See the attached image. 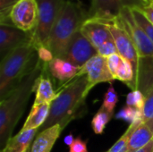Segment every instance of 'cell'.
<instances>
[{
	"mask_svg": "<svg viewBox=\"0 0 153 152\" xmlns=\"http://www.w3.org/2000/svg\"><path fill=\"white\" fill-rule=\"evenodd\" d=\"M39 56L32 41L8 53L0 63V101L16 87L38 63Z\"/></svg>",
	"mask_w": 153,
	"mask_h": 152,
	"instance_id": "obj_3",
	"label": "cell"
},
{
	"mask_svg": "<svg viewBox=\"0 0 153 152\" xmlns=\"http://www.w3.org/2000/svg\"><path fill=\"white\" fill-rule=\"evenodd\" d=\"M49 74L50 73L48 68V64L44 63L42 71L35 82V99L33 106L52 102L57 97L60 90H54L53 83L49 78Z\"/></svg>",
	"mask_w": 153,
	"mask_h": 152,
	"instance_id": "obj_14",
	"label": "cell"
},
{
	"mask_svg": "<svg viewBox=\"0 0 153 152\" xmlns=\"http://www.w3.org/2000/svg\"><path fill=\"white\" fill-rule=\"evenodd\" d=\"M25 152H30V149H29V150H28L27 151H25Z\"/></svg>",
	"mask_w": 153,
	"mask_h": 152,
	"instance_id": "obj_37",
	"label": "cell"
},
{
	"mask_svg": "<svg viewBox=\"0 0 153 152\" xmlns=\"http://www.w3.org/2000/svg\"><path fill=\"white\" fill-rule=\"evenodd\" d=\"M37 52H38V56H39V59L40 61H42L43 63H46V64H48L50 61H52L54 59V56H53V54L50 52V50L46 47H39L37 49Z\"/></svg>",
	"mask_w": 153,
	"mask_h": 152,
	"instance_id": "obj_31",
	"label": "cell"
},
{
	"mask_svg": "<svg viewBox=\"0 0 153 152\" xmlns=\"http://www.w3.org/2000/svg\"><path fill=\"white\" fill-rule=\"evenodd\" d=\"M43 65L44 63L39 59L33 69L21 80L4 99L0 101L1 151L13 137V131L22 117L30 95L34 92L35 82L42 71Z\"/></svg>",
	"mask_w": 153,
	"mask_h": 152,
	"instance_id": "obj_1",
	"label": "cell"
},
{
	"mask_svg": "<svg viewBox=\"0 0 153 152\" xmlns=\"http://www.w3.org/2000/svg\"><path fill=\"white\" fill-rule=\"evenodd\" d=\"M152 139L153 132L152 129L143 122L141 123L130 137L128 152H135L147 145Z\"/></svg>",
	"mask_w": 153,
	"mask_h": 152,
	"instance_id": "obj_19",
	"label": "cell"
},
{
	"mask_svg": "<svg viewBox=\"0 0 153 152\" xmlns=\"http://www.w3.org/2000/svg\"><path fill=\"white\" fill-rule=\"evenodd\" d=\"M150 4H152V7H153V1H152V2H151V3H150Z\"/></svg>",
	"mask_w": 153,
	"mask_h": 152,
	"instance_id": "obj_36",
	"label": "cell"
},
{
	"mask_svg": "<svg viewBox=\"0 0 153 152\" xmlns=\"http://www.w3.org/2000/svg\"><path fill=\"white\" fill-rule=\"evenodd\" d=\"M144 104H145V96L139 90H132V92H130L126 97V106L143 111L144 108Z\"/></svg>",
	"mask_w": 153,
	"mask_h": 152,
	"instance_id": "obj_27",
	"label": "cell"
},
{
	"mask_svg": "<svg viewBox=\"0 0 153 152\" xmlns=\"http://www.w3.org/2000/svg\"><path fill=\"white\" fill-rule=\"evenodd\" d=\"M135 152H153V139L144 147L139 149L138 151H136Z\"/></svg>",
	"mask_w": 153,
	"mask_h": 152,
	"instance_id": "obj_33",
	"label": "cell"
},
{
	"mask_svg": "<svg viewBox=\"0 0 153 152\" xmlns=\"http://www.w3.org/2000/svg\"><path fill=\"white\" fill-rule=\"evenodd\" d=\"M49 73L61 83L67 84L79 76L82 67H77L61 59L54 58L48 64Z\"/></svg>",
	"mask_w": 153,
	"mask_h": 152,
	"instance_id": "obj_15",
	"label": "cell"
},
{
	"mask_svg": "<svg viewBox=\"0 0 153 152\" xmlns=\"http://www.w3.org/2000/svg\"><path fill=\"white\" fill-rule=\"evenodd\" d=\"M105 22L108 24L110 30V32L112 34L113 39L115 41V44L117 49V54H119L123 58L128 60L134 67V79L133 82L129 85V87L132 89V90H134L136 82L141 73L143 59L142 57H140L138 51L132 39L130 38L129 34L122 26V24L120 23L117 18H116L113 21Z\"/></svg>",
	"mask_w": 153,
	"mask_h": 152,
	"instance_id": "obj_6",
	"label": "cell"
},
{
	"mask_svg": "<svg viewBox=\"0 0 153 152\" xmlns=\"http://www.w3.org/2000/svg\"><path fill=\"white\" fill-rule=\"evenodd\" d=\"M39 133L38 129L20 131L15 136H13L5 144L1 152H25L30 149L32 141Z\"/></svg>",
	"mask_w": 153,
	"mask_h": 152,
	"instance_id": "obj_17",
	"label": "cell"
},
{
	"mask_svg": "<svg viewBox=\"0 0 153 152\" xmlns=\"http://www.w3.org/2000/svg\"><path fill=\"white\" fill-rule=\"evenodd\" d=\"M118 101V96L115 89L113 88L112 84H110L109 88L108 89L104 99H103V104L102 107L110 114L114 115V109L117 106V103Z\"/></svg>",
	"mask_w": 153,
	"mask_h": 152,
	"instance_id": "obj_28",
	"label": "cell"
},
{
	"mask_svg": "<svg viewBox=\"0 0 153 152\" xmlns=\"http://www.w3.org/2000/svg\"><path fill=\"white\" fill-rule=\"evenodd\" d=\"M59 90L57 97L51 102L48 117L39 132L56 125H60L64 130L72 120L81 115L89 93L88 77L86 74L80 75Z\"/></svg>",
	"mask_w": 153,
	"mask_h": 152,
	"instance_id": "obj_2",
	"label": "cell"
},
{
	"mask_svg": "<svg viewBox=\"0 0 153 152\" xmlns=\"http://www.w3.org/2000/svg\"><path fill=\"white\" fill-rule=\"evenodd\" d=\"M114 115L108 112L102 106L99 111L95 114L91 120V127L96 134H102L107 125L109 123Z\"/></svg>",
	"mask_w": 153,
	"mask_h": 152,
	"instance_id": "obj_20",
	"label": "cell"
},
{
	"mask_svg": "<svg viewBox=\"0 0 153 152\" xmlns=\"http://www.w3.org/2000/svg\"><path fill=\"white\" fill-rule=\"evenodd\" d=\"M51 102L43 103L37 106H32L29 116L27 117L21 131L39 129L47 121L49 111H50Z\"/></svg>",
	"mask_w": 153,
	"mask_h": 152,
	"instance_id": "obj_18",
	"label": "cell"
},
{
	"mask_svg": "<svg viewBox=\"0 0 153 152\" xmlns=\"http://www.w3.org/2000/svg\"><path fill=\"white\" fill-rule=\"evenodd\" d=\"M74 137H73V134H68L65 138V140H64V142H65V144L66 145H68V146H70L73 142H74Z\"/></svg>",
	"mask_w": 153,
	"mask_h": 152,
	"instance_id": "obj_34",
	"label": "cell"
},
{
	"mask_svg": "<svg viewBox=\"0 0 153 152\" xmlns=\"http://www.w3.org/2000/svg\"><path fill=\"white\" fill-rule=\"evenodd\" d=\"M146 4L142 0H91L88 19L109 22L117 18L126 7H135Z\"/></svg>",
	"mask_w": 153,
	"mask_h": 152,
	"instance_id": "obj_8",
	"label": "cell"
},
{
	"mask_svg": "<svg viewBox=\"0 0 153 152\" xmlns=\"http://www.w3.org/2000/svg\"><path fill=\"white\" fill-rule=\"evenodd\" d=\"M98 55L96 47L82 33L81 29L72 37L61 59L77 67H82L91 58Z\"/></svg>",
	"mask_w": 153,
	"mask_h": 152,
	"instance_id": "obj_9",
	"label": "cell"
},
{
	"mask_svg": "<svg viewBox=\"0 0 153 152\" xmlns=\"http://www.w3.org/2000/svg\"><path fill=\"white\" fill-rule=\"evenodd\" d=\"M86 74L88 77V91L95 87L100 82H112L115 81L112 73H110L107 57H104L100 55H96L91 58L81 69L79 76Z\"/></svg>",
	"mask_w": 153,
	"mask_h": 152,
	"instance_id": "obj_11",
	"label": "cell"
},
{
	"mask_svg": "<svg viewBox=\"0 0 153 152\" xmlns=\"http://www.w3.org/2000/svg\"><path fill=\"white\" fill-rule=\"evenodd\" d=\"M143 122L153 132V86L145 95V104L143 110Z\"/></svg>",
	"mask_w": 153,
	"mask_h": 152,
	"instance_id": "obj_25",
	"label": "cell"
},
{
	"mask_svg": "<svg viewBox=\"0 0 153 152\" xmlns=\"http://www.w3.org/2000/svg\"><path fill=\"white\" fill-rule=\"evenodd\" d=\"M143 13L147 17V19L153 24V7L151 4H146L141 7Z\"/></svg>",
	"mask_w": 153,
	"mask_h": 152,
	"instance_id": "obj_32",
	"label": "cell"
},
{
	"mask_svg": "<svg viewBox=\"0 0 153 152\" xmlns=\"http://www.w3.org/2000/svg\"><path fill=\"white\" fill-rule=\"evenodd\" d=\"M39 15L37 25L32 31V42L36 48L47 47L51 30L66 1L65 0H36Z\"/></svg>",
	"mask_w": 153,
	"mask_h": 152,
	"instance_id": "obj_5",
	"label": "cell"
},
{
	"mask_svg": "<svg viewBox=\"0 0 153 152\" xmlns=\"http://www.w3.org/2000/svg\"><path fill=\"white\" fill-rule=\"evenodd\" d=\"M20 0H0V24H9L13 25L10 13L13 6Z\"/></svg>",
	"mask_w": 153,
	"mask_h": 152,
	"instance_id": "obj_26",
	"label": "cell"
},
{
	"mask_svg": "<svg viewBox=\"0 0 153 152\" xmlns=\"http://www.w3.org/2000/svg\"><path fill=\"white\" fill-rule=\"evenodd\" d=\"M117 19L132 39L140 57H153V43L134 19L131 8H124Z\"/></svg>",
	"mask_w": 153,
	"mask_h": 152,
	"instance_id": "obj_7",
	"label": "cell"
},
{
	"mask_svg": "<svg viewBox=\"0 0 153 152\" xmlns=\"http://www.w3.org/2000/svg\"><path fill=\"white\" fill-rule=\"evenodd\" d=\"M39 8L36 0H20L13 8L10 19L16 28L29 32L34 30L38 22Z\"/></svg>",
	"mask_w": 153,
	"mask_h": 152,
	"instance_id": "obj_10",
	"label": "cell"
},
{
	"mask_svg": "<svg viewBox=\"0 0 153 152\" xmlns=\"http://www.w3.org/2000/svg\"><path fill=\"white\" fill-rule=\"evenodd\" d=\"M143 122H135L131 125H129L127 130L125 132V133L120 137V139L110 148V150L108 152H128L129 148V141L130 137L133 133V132L136 129V127Z\"/></svg>",
	"mask_w": 153,
	"mask_h": 152,
	"instance_id": "obj_21",
	"label": "cell"
},
{
	"mask_svg": "<svg viewBox=\"0 0 153 152\" xmlns=\"http://www.w3.org/2000/svg\"><path fill=\"white\" fill-rule=\"evenodd\" d=\"M115 78L116 80L125 82L128 86L133 82L134 79V71L132 64L128 60L125 58L122 59V62L120 64V66L117 72Z\"/></svg>",
	"mask_w": 153,
	"mask_h": 152,
	"instance_id": "obj_22",
	"label": "cell"
},
{
	"mask_svg": "<svg viewBox=\"0 0 153 152\" xmlns=\"http://www.w3.org/2000/svg\"><path fill=\"white\" fill-rule=\"evenodd\" d=\"M122 59H123V57L117 53L114 54V55H111L108 57H107V63H108V69H109V71L112 73L114 78L116 77L117 72V70H118V68L120 66ZM115 80H116V78H115Z\"/></svg>",
	"mask_w": 153,
	"mask_h": 152,
	"instance_id": "obj_29",
	"label": "cell"
},
{
	"mask_svg": "<svg viewBox=\"0 0 153 152\" xmlns=\"http://www.w3.org/2000/svg\"><path fill=\"white\" fill-rule=\"evenodd\" d=\"M81 31L97 50L103 45L114 40L108 24L102 21L87 19L82 23Z\"/></svg>",
	"mask_w": 153,
	"mask_h": 152,
	"instance_id": "obj_13",
	"label": "cell"
},
{
	"mask_svg": "<svg viewBox=\"0 0 153 152\" xmlns=\"http://www.w3.org/2000/svg\"><path fill=\"white\" fill-rule=\"evenodd\" d=\"M116 117L117 119H123L130 123V125L135 122H143V111L126 105V107L117 114Z\"/></svg>",
	"mask_w": 153,
	"mask_h": 152,
	"instance_id": "obj_24",
	"label": "cell"
},
{
	"mask_svg": "<svg viewBox=\"0 0 153 152\" xmlns=\"http://www.w3.org/2000/svg\"><path fill=\"white\" fill-rule=\"evenodd\" d=\"M88 19L80 4L66 1L49 35L47 47L54 58H60L72 37Z\"/></svg>",
	"mask_w": 153,
	"mask_h": 152,
	"instance_id": "obj_4",
	"label": "cell"
},
{
	"mask_svg": "<svg viewBox=\"0 0 153 152\" xmlns=\"http://www.w3.org/2000/svg\"><path fill=\"white\" fill-rule=\"evenodd\" d=\"M32 31L26 32L16 28L14 25L0 24L1 60L14 48L32 41Z\"/></svg>",
	"mask_w": 153,
	"mask_h": 152,
	"instance_id": "obj_12",
	"label": "cell"
},
{
	"mask_svg": "<svg viewBox=\"0 0 153 152\" xmlns=\"http://www.w3.org/2000/svg\"><path fill=\"white\" fill-rule=\"evenodd\" d=\"M143 2H144L145 4H150L151 2H152L153 0H142Z\"/></svg>",
	"mask_w": 153,
	"mask_h": 152,
	"instance_id": "obj_35",
	"label": "cell"
},
{
	"mask_svg": "<svg viewBox=\"0 0 153 152\" xmlns=\"http://www.w3.org/2000/svg\"><path fill=\"white\" fill-rule=\"evenodd\" d=\"M69 152H89L87 144L81 138L74 139V142L69 146Z\"/></svg>",
	"mask_w": 153,
	"mask_h": 152,
	"instance_id": "obj_30",
	"label": "cell"
},
{
	"mask_svg": "<svg viewBox=\"0 0 153 152\" xmlns=\"http://www.w3.org/2000/svg\"><path fill=\"white\" fill-rule=\"evenodd\" d=\"M132 13L138 22V24L141 26V28L143 30L145 34L148 36V38L152 40L153 43V24L147 19V17L143 13L140 6H135L131 8Z\"/></svg>",
	"mask_w": 153,
	"mask_h": 152,
	"instance_id": "obj_23",
	"label": "cell"
},
{
	"mask_svg": "<svg viewBox=\"0 0 153 152\" xmlns=\"http://www.w3.org/2000/svg\"><path fill=\"white\" fill-rule=\"evenodd\" d=\"M62 132L63 129L60 125L39 132L30 147V152H50Z\"/></svg>",
	"mask_w": 153,
	"mask_h": 152,
	"instance_id": "obj_16",
	"label": "cell"
}]
</instances>
